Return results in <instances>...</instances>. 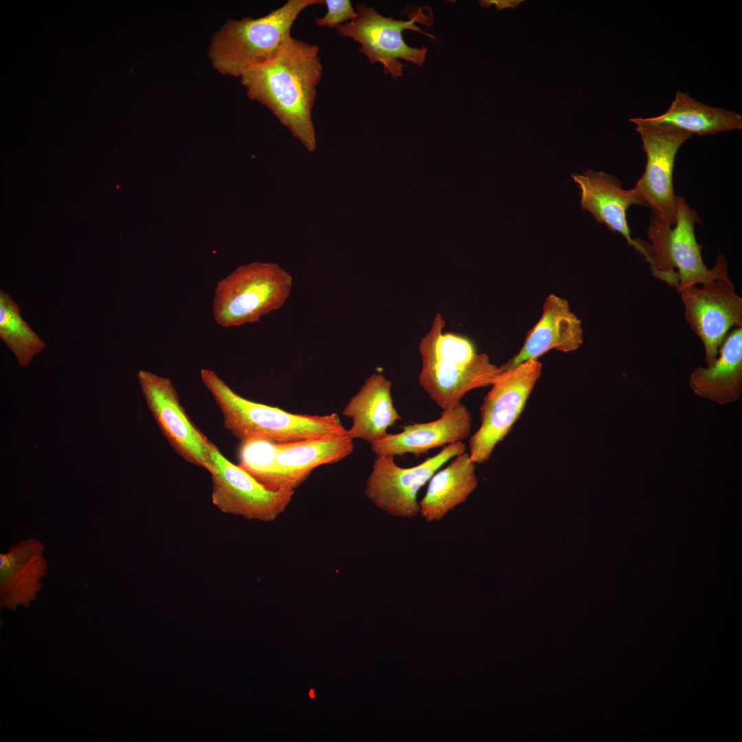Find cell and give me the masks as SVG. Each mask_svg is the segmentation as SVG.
<instances>
[{
	"instance_id": "cb8c5ba5",
	"label": "cell",
	"mask_w": 742,
	"mask_h": 742,
	"mask_svg": "<svg viewBox=\"0 0 742 742\" xmlns=\"http://www.w3.org/2000/svg\"><path fill=\"white\" fill-rule=\"evenodd\" d=\"M324 3L327 12L323 17L315 20L319 27L337 28L343 23L350 22L357 16L356 10L349 0H326Z\"/></svg>"
},
{
	"instance_id": "ac0fdd59",
	"label": "cell",
	"mask_w": 742,
	"mask_h": 742,
	"mask_svg": "<svg viewBox=\"0 0 742 742\" xmlns=\"http://www.w3.org/2000/svg\"><path fill=\"white\" fill-rule=\"evenodd\" d=\"M45 547L36 539L19 541L0 554V605L15 611L28 607L42 589L41 580L47 573Z\"/></svg>"
},
{
	"instance_id": "44dd1931",
	"label": "cell",
	"mask_w": 742,
	"mask_h": 742,
	"mask_svg": "<svg viewBox=\"0 0 742 742\" xmlns=\"http://www.w3.org/2000/svg\"><path fill=\"white\" fill-rule=\"evenodd\" d=\"M637 126H664L698 135L742 128V116L733 111L712 107L677 91L669 109L653 117L630 118Z\"/></svg>"
},
{
	"instance_id": "2e32d148",
	"label": "cell",
	"mask_w": 742,
	"mask_h": 742,
	"mask_svg": "<svg viewBox=\"0 0 742 742\" xmlns=\"http://www.w3.org/2000/svg\"><path fill=\"white\" fill-rule=\"evenodd\" d=\"M571 177L581 190L582 209L611 231L620 233L629 246L644 256L642 240L631 238L627 221V210L630 205H644L633 189H623L618 178L601 171L587 170Z\"/></svg>"
},
{
	"instance_id": "5bb4252c",
	"label": "cell",
	"mask_w": 742,
	"mask_h": 742,
	"mask_svg": "<svg viewBox=\"0 0 742 742\" xmlns=\"http://www.w3.org/2000/svg\"><path fill=\"white\" fill-rule=\"evenodd\" d=\"M348 436L273 443L258 482L273 491H294L319 466L339 462L353 451Z\"/></svg>"
},
{
	"instance_id": "52a82bcc",
	"label": "cell",
	"mask_w": 742,
	"mask_h": 742,
	"mask_svg": "<svg viewBox=\"0 0 742 742\" xmlns=\"http://www.w3.org/2000/svg\"><path fill=\"white\" fill-rule=\"evenodd\" d=\"M357 16L351 21L337 27L339 36L352 38L360 44L359 52L366 56L372 64L380 63L383 72L394 78L403 75V59L422 67L425 60L427 49L412 47L403 38L405 30L418 32L434 39L435 36L422 30L416 23L426 25L433 24L431 14L425 15L421 8L412 14L409 21L395 20L385 17L373 7L363 3L356 6Z\"/></svg>"
},
{
	"instance_id": "3957f363",
	"label": "cell",
	"mask_w": 742,
	"mask_h": 742,
	"mask_svg": "<svg viewBox=\"0 0 742 742\" xmlns=\"http://www.w3.org/2000/svg\"><path fill=\"white\" fill-rule=\"evenodd\" d=\"M445 325L437 313L418 345V383L442 410L461 403L471 390L492 385L502 372L486 354L477 353L468 337L445 332Z\"/></svg>"
},
{
	"instance_id": "7a4b0ae2",
	"label": "cell",
	"mask_w": 742,
	"mask_h": 742,
	"mask_svg": "<svg viewBox=\"0 0 742 742\" xmlns=\"http://www.w3.org/2000/svg\"><path fill=\"white\" fill-rule=\"evenodd\" d=\"M200 375L222 414L225 427L241 443H284L348 436L335 413L317 416L288 412L243 398L213 370L201 369Z\"/></svg>"
},
{
	"instance_id": "d6986e66",
	"label": "cell",
	"mask_w": 742,
	"mask_h": 742,
	"mask_svg": "<svg viewBox=\"0 0 742 742\" xmlns=\"http://www.w3.org/2000/svg\"><path fill=\"white\" fill-rule=\"evenodd\" d=\"M392 382L380 372L368 377L342 414L352 420L348 436L372 444L387 435V429L402 419L394 406Z\"/></svg>"
},
{
	"instance_id": "9a60e30c",
	"label": "cell",
	"mask_w": 742,
	"mask_h": 742,
	"mask_svg": "<svg viewBox=\"0 0 742 742\" xmlns=\"http://www.w3.org/2000/svg\"><path fill=\"white\" fill-rule=\"evenodd\" d=\"M472 416L462 403L443 410L440 417L429 423L409 424L403 431L387 434L383 438L370 444L376 456H403L411 453L416 458L434 448L462 442L471 433Z\"/></svg>"
},
{
	"instance_id": "d4e9b609",
	"label": "cell",
	"mask_w": 742,
	"mask_h": 742,
	"mask_svg": "<svg viewBox=\"0 0 742 742\" xmlns=\"http://www.w3.org/2000/svg\"><path fill=\"white\" fill-rule=\"evenodd\" d=\"M522 1L523 0H483L480 1L479 3L481 6L486 8L494 4L497 9L502 10L507 8L515 9Z\"/></svg>"
},
{
	"instance_id": "5b68a950",
	"label": "cell",
	"mask_w": 742,
	"mask_h": 742,
	"mask_svg": "<svg viewBox=\"0 0 742 742\" xmlns=\"http://www.w3.org/2000/svg\"><path fill=\"white\" fill-rule=\"evenodd\" d=\"M322 0H288L267 15L254 19H229L210 42L208 57L223 75L240 77L251 65L273 56L291 36V29L306 8Z\"/></svg>"
},
{
	"instance_id": "4fadbf2b",
	"label": "cell",
	"mask_w": 742,
	"mask_h": 742,
	"mask_svg": "<svg viewBox=\"0 0 742 742\" xmlns=\"http://www.w3.org/2000/svg\"><path fill=\"white\" fill-rule=\"evenodd\" d=\"M679 293L685 319L702 341L706 361L710 366L718 357L727 334L742 327V298L730 279L717 280L701 287L689 286Z\"/></svg>"
},
{
	"instance_id": "603a6c76",
	"label": "cell",
	"mask_w": 742,
	"mask_h": 742,
	"mask_svg": "<svg viewBox=\"0 0 742 742\" xmlns=\"http://www.w3.org/2000/svg\"><path fill=\"white\" fill-rule=\"evenodd\" d=\"M0 339L21 366H27L46 346L23 319L21 310L11 296L0 290Z\"/></svg>"
},
{
	"instance_id": "7402d4cb",
	"label": "cell",
	"mask_w": 742,
	"mask_h": 742,
	"mask_svg": "<svg viewBox=\"0 0 742 742\" xmlns=\"http://www.w3.org/2000/svg\"><path fill=\"white\" fill-rule=\"evenodd\" d=\"M477 485L475 463L464 451L431 477L426 493L419 502L421 516L427 521L440 520L464 502Z\"/></svg>"
},
{
	"instance_id": "30bf717a",
	"label": "cell",
	"mask_w": 742,
	"mask_h": 742,
	"mask_svg": "<svg viewBox=\"0 0 742 742\" xmlns=\"http://www.w3.org/2000/svg\"><path fill=\"white\" fill-rule=\"evenodd\" d=\"M462 442L447 445L437 454L418 465L403 468L394 456H376L367 480L365 495L379 508L394 516L413 518L420 513L419 490L447 462L464 453Z\"/></svg>"
},
{
	"instance_id": "8992f818",
	"label": "cell",
	"mask_w": 742,
	"mask_h": 742,
	"mask_svg": "<svg viewBox=\"0 0 742 742\" xmlns=\"http://www.w3.org/2000/svg\"><path fill=\"white\" fill-rule=\"evenodd\" d=\"M292 287L291 275L276 263L254 262L240 266L216 286L214 321L225 328L258 322L286 302Z\"/></svg>"
},
{
	"instance_id": "277c9868",
	"label": "cell",
	"mask_w": 742,
	"mask_h": 742,
	"mask_svg": "<svg viewBox=\"0 0 742 742\" xmlns=\"http://www.w3.org/2000/svg\"><path fill=\"white\" fill-rule=\"evenodd\" d=\"M675 203L677 221L674 226L668 225L653 212L650 217L647 235L651 244L647 243L646 260L652 275L675 286L677 292L689 286L730 279L723 254L718 255L712 269L705 265L701 246L695 235V225L701 221L682 196H676Z\"/></svg>"
},
{
	"instance_id": "8fae6325",
	"label": "cell",
	"mask_w": 742,
	"mask_h": 742,
	"mask_svg": "<svg viewBox=\"0 0 742 742\" xmlns=\"http://www.w3.org/2000/svg\"><path fill=\"white\" fill-rule=\"evenodd\" d=\"M137 376L147 407L172 449L209 472V439L188 416L171 380L146 370H139Z\"/></svg>"
},
{
	"instance_id": "484cf974",
	"label": "cell",
	"mask_w": 742,
	"mask_h": 742,
	"mask_svg": "<svg viewBox=\"0 0 742 742\" xmlns=\"http://www.w3.org/2000/svg\"><path fill=\"white\" fill-rule=\"evenodd\" d=\"M309 695H310V697H312V698H313V697H315V696H314V692H313V690H311V691H310V693H309Z\"/></svg>"
},
{
	"instance_id": "ba28073f",
	"label": "cell",
	"mask_w": 742,
	"mask_h": 742,
	"mask_svg": "<svg viewBox=\"0 0 742 742\" xmlns=\"http://www.w3.org/2000/svg\"><path fill=\"white\" fill-rule=\"evenodd\" d=\"M541 370V363L531 359L502 371L496 379L480 408L481 425L469 439L472 462L480 464L488 460L495 446L508 435L524 409Z\"/></svg>"
},
{
	"instance_id": "e0dca14e",
	"label": "cell",
	"mask_w": 742,
	"mask_h": 742,
	"mask_svg": "<svg viewBox=\"0 0 742 742\" xmlns=\"http://www.w3.org/2000/svg\"><path fill=\"white\" fill-rule=\"evenodd\" d=\"M580 319L570 310L567 300L550 295L543 305L542 315L528 332L517 355L500 368L510 370L528 360L537 359L551 350L570 352L583 343Z\"/></svg>"
},
{
	"instance_id": "7c38bea8",
	"label": "cell",
	"mask_w": 742,
	"mask_h": 742,
	"mask_svg": "<svg viewBox=\"0 0 742 742\" xmlns=\"http://www.w3.org/2000/svg\"><path fill=\"white\" fill-rule=\"evenodd\" d=\"M647 156L644 172L633 189L671 227L677 221L673 173L676 154L691 134L664 126H636Z\"/></svg>"
},
{
	"instance_id": "ffe728a7",
	"label": "cell",
	"mask_w": 742,
	"mask_h": 742,
	"mask_svg": "<svg viewBox=\"0 0 742 742\" xmlns=\"http://www.w3.org/2000/svg\"><path fill=\"white\" fill-rule=\"evenodd\" d=\"M719 356L706 368H696L689 385L699 396L725 405L742 392V327L732 329L723 339Z\"/></svg>"
},
{
	"instance_id": "9c48e42d",
	"label": "cell",
	"mask_w": 742,
	"mask_h": 742,
	"mask_svg": "<svg viewBox=\"0 0 742 742\" xmlns=\"http://www.w3.org/2000/svg\"><path fill=\"white\" fill-rule=\"evenodd\" d=\"M211 460L212 502L223 513L245 519L271 521L291 502L294 491H273L258 482L239 465L227 460L211 440L207 442Z\"/></svg>"
},
{
	"instance_id": "6da1fadb",
	"label": "cell",
	"mask_w": 742,
	"mask_h": 742,
	"mask_svg": "<svg viewBox=\"0 0 742 742\" xmlns=\"http://www.w3.org/2000/svg\"><path fill=\"white\" fill-rule=\"evenodd\" d=\"M322 73L319 47L290 36L271 57L241 75L248 97L269 108L310 151L316 147L311 113Z\"/></svg>"
}]
</instances>
